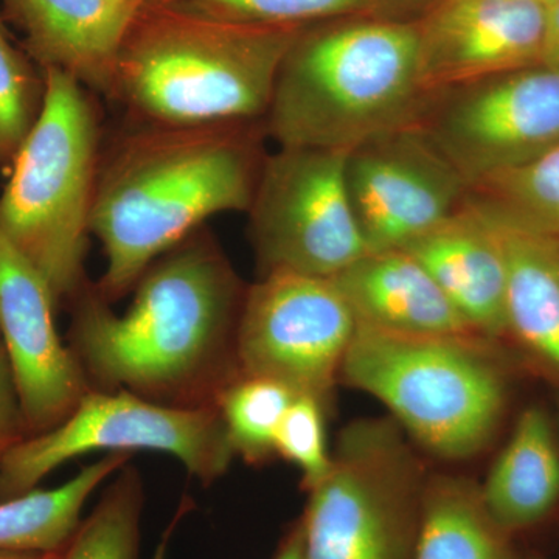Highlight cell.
Wrapping results in <instances>:
<instances>
[{
	"mask_svg": "<svg viewBox=\"0 0 559 559\" xmlns=\"http://www.w3.org/2000/svg\"><path fill=\"white\" fill-rule=\"evenodd\" d=\"M355 314L333 277L271 272L246 289L238 323L241 377L266 378L325 406Z\"/></svg>",
	"mask_w": 559,
	"mask_h": 559,
	"instance_id": "30bf717a",
	"label": "cell"
},
{
	"mask_svg": "<svg viewBox=\"0 0 559 559\" xmlns=\"http://www.w3.org/2000/svg\"><path fill=\"white\" fill-rule=\"evenodd\" d=\"M102 451L164 452L204 487L219 480L237 455L218 407L182 409L128 390L91 389L60 426L27 437L5 455L0 463V502L38 488L70 460Z\"/></svg>",
	"mask_w": 559,
	"mask_h": 559,
	"instance_id": "ba28073f",
	"label": "cell"
},
{
	"mask_svg": "<svg viewBox=\"0 0 559 559\" xmlns=\"http://www.w3.org/2000/svg\"><path fill=\"white\" fill-rule=\"evenodd\" d=\"M301 28L234 24L142 3L121 46L110 98L153 127L261 121Z\"/></svg>",
	"mask_w": 559,
	"mask_h": 559,
	"instance_id": "277c9868",
	"label": "cell"
},
{
	"mask_svg": "<svg viewBox=\"0 0 559 559\" xmlns=\"http://www.w3.org/2000/svg\"><path fill=\"white\" fill-rule=\"evenodd\" d=\"M485 506L509 535L538 527L559 507V452L546 412L530 407L480 487Z\"/></svg>",
	"mask_w": 559,
	"mask_h": 559,
	"instance_id": "d6986e66",
	"label": "cell"
},
{
	"mask_svg": "<svg viewBox=\"0 0 559 559\" xmlns=\"http://www.w3.org/2000/svg\"><path fill=\"white\" fill-rule=\"evenodd\" d=\"M540 64L559 68V0L547 9L546 39H544Z\"/></svg>",
	"mask_w": 559,
	"mask_h": 559,
	"instance_id": "f546056e",
	"label": "cell"
},
{
	"mask_svg": "<svg viewBox=\"0 0 559 559\" xmlns=\"http://www.w3.org/2000/svg\"><path fill=\"white\" fill-rule=\"evenodd\" d=\"M274 559H305L304 535H301L299 521L289 528L285 538L280 543Z\"/></svg>",
	"mask_w": 559,
	"mask_h": 559,
	"instance_id": "4dcf8cb0",
	"label": "cell"
},
{
	"mask_svg": "<svg viewBox=\"0 0 559 559\" xmlns=\"http://www.w3.org/2000/svg\"><path fill=\"white\" fill-rule=\"evenodd\" d=\"M425 487L399 426L353 423L308 491L305 559H414Z\"/></svg>",
	"mask_w": 559,
	"mask_h": 559,
	"instance_id": "52a82bcc",
	"label": "cell"
},
{
	"mask_svg": "<svg viewBox=\"0 0 559 559\" xmlns=\"http://www.w3.org/2000/svg\"><path fill=\"white\" fill-rule=\"evenodd\" d=\"M555 559H559V557H558V558H555Z\"/></svg>",
	"mask_w": 559,
	"mask_h": 559,
	"instance_id": "d590c367",
	"label": "cell"
},
{
	"mask_svg": "<svg viewBox=\"0 0 559 559\" xmlns=\"http://www.w3.org/2000/svg\"><path fill=\"white\" fill-rule=\"evenodd\" d=\"M544 3H546L547 7L550 5V3L557 2V0H543Z\"/></svg>",
	"mask_w": 559,
	"mask_h": 559,
	"instance_id": "d6a6232c",
	"label": "cell"
},
{
	"mask_svg": "<svg viewBox=\"0 0 559 559\" xmlns=\"http://www.w3.org/2000/svg\"><path fill=\"white\" fill-rule=\"evenodd\" d=\"M123 314L87 283L70 301L69 347L91 389L201 409L241 378L237 272L209 230L200 229L154 261Z\"/></svg>",
	"mask_w": 559,
	"mask_h": 559,
	"instance_id": "6da1fadb",
	"label": "cell"
},
{
	"mask_svg": "<svg viewBox=\"0 0 559 559\" xmlns=\"http://www.w3.org/2000/svg\"><path fill=\"white\" fill-rule=\"evenodd\" d=\"M132 454L114 452L81 468L75 477L51 489L0 502V549L61 551L83 520V510L102 484L116 476Z\"/></svg>",
	"mask_w": 559,
	"mask_h": 559,
	"instance_id": "44dd1931",
	"label": "cell"
},
{
	"mask_svg": "<svg viewBox=\"0 0 559 559\" xmlns=\"http://www.w3.org/2000/svg\"><path fill=\"white\" fill-rule=\"evenodd\" d=\"M489 221L506 257L507 333L559 378V238Z\"/></svg>",
	"mask_w": 559,
	"mask_h": 559,
	"instance_id": "ac0fdd59",
	"label": "cell"
},
{
	"mask_svg": "<svg viewBox=\"0 0 559 559\" xmlns=\"http://www.w3.org/2000/svg\"><path fill=\"white\" fill-rule=\"evenodd\" d=\"M480 337L417 336L356 325L341 377L369 393L421 447L465 459L491 439L506 385Z\"/></svg>",
	"mask_w": 559,
	"mask_h": 559,
	"instance_id": "8992f818",
	"label": "cell"
},
{
	"mask_svg": "<svg viewBox=\"0 0 559 559\" xmlns=\"http://www.w3.org/2000/svg\"><path fill=\"white\" fill-rule=\"evenodd\" d=\"M130 2L140 3V5H142V3L145 2V0H130Z\"/></svg>",
	"mask_w": 559,
	"mask_h": 559,
	"instance_id": "836d02e7",
	"label": "cell"
},
{
	"mask_svg": "<svg viewBox=\"0 0 559 559\" xmlns=\"http://www.w3.org/2000/svg\"><path fill=\"white\" fill-rule=\"evenodd\" d=\"M417 124L469 189L559 146V68L535 64L433 92Z\"/></svg>",
	"mask_w": 559,
	"mask_h": 559,
	"instance_id": "8fae6325",
	"label": "cell"
},
{
	"mask_svg": "<svg viewBox=\"0 0 559 559\" xmlns=\"http://www.w3.org/2000/svg\"><path fill=\"white\" fill-rule=\"evenodd\" d=\"M10 43L0 22V167L9 170L38 123L46 102V75Z\"/></svg>",
	"mask_w": 559,
	"mask_h": 559,
	"instance_id": "484cf974",
	"label": "cell"
},
{
	"mask_svg": "<svg viewBox=\"0 0 559 559\" xmlns=\"http://www.w3.org/2000/svg\"><path fill=\"white\" fill-rule=\"evenodd\" d=\"M333 278L359 325L417 336L480 337L407 250L367 252Z\"/></svg>",
	"mask_w": 559,
	"mask_h": 559,
	"instance_id": "e0dca14e",
	"label": "cell"
},
{
	"mask_svg": "<svg viewBox=\"0 0 559 559\" xmlns=\"http://www.w3.org/2000/svg\"><path fill=\"white\" fill-rule=\"evenodd\" d=\"M64 550V549H62ZM61 551H24L0 549V559H61Z\"/></svg>",
	"mask_w": 559,
	"mask_h": 559,
	"instance_id": "1f68e13d",
	"label": "cell"
},
{
	"mask_svg": "<svg viewBox=\"0 0 559 559\" xmlns=\"http://www.w3.org/2000/svg\"><path fill=\"white\" fill-rule=\"evenodd\" d=\"M347 156L278 146L264 157L248 210L260 275L334 277L369 252L349 202Z\"/></svg>",
	"mask_w": 559,
	"mask_h": 559,
	"instance_id": "9c48e42d",
	"label": "cell"
},
{
	"mask_svg": "<svg viewBox=\"0 0 559 559\" xmlns=\"http://www.w3.org/2000/svg\"><path fill=\"white\" fill-rule=\"evenodd\" d=\"M414 559H520L485 506L480 487L457 477L426 481Z\"/></svg>",
	"mask_w": 559,
	"mask_h": 559,
	"instance_id": "ffe728a7",
	"label": "cell"
},
{
	"mask_svg": "<svg viewBox=\"0 0 559 559\" xmlns=\"http://www.w3.org/2000/svg\"><path fill=\"white\" fill-rule=\"evenodd\" d=\"M466 202L489 218L559 238V146L474 183Z\"/></svg>",
	"mask_w": 559,
	"mask_h": 559,
	"instance_id": "7402d4cb",
	"label": "cell"
},
{
	"mask_svg": "<svg viewBox=\"0 0 559 559\" xmlns=\"http://www.w3.org/2000/svg\"><path fill=\"white\" fill-rule=\"evenodd\" d=\"M57 308L46 280L0 231V334L27 437L60 426L91 390L79 359L58 334Z\"/></svg>",
	"mask_w": 559,
	"mask_h": 559,
	"instance_id": "4fadbf2b",
	"label": "cell"
},
{
	"mask_svg": "<svg viewBox=\"0 0 559 559\" xmlns=\"http://www.w3.org/2000/svg\"><path fill=\"white\" fill-rule=\"evenodd\" d=\"M436 280L480 337L507 333V264L498 230L465 201L454 215L403 248Z\"/></svg>",
	"mask_w": 559,
	"mask_h": 559,
	"instance_id": "2e32d148",
	"label": "cell"
},
{
	"mask_svg": "<svg viewBox=\"0 0 559 559\" xmlns=\"http://www.w3.org/2000/svg\"><path fill=\"white\" fill-rule=\"evenodd\" d=\"M0 22H3V21H2V17H0Z\"/></svg>",
	"mask_w": 559,
	"mask_h": 559,
	"instance_id": "e575fe53",
	"label": "cell"
},
{
	"mask_svg": "<svg viewBox=\"0 0 559 559\" xmlns=\"http://www.w3.org/2000/svg\"><path fill=\"white\" fill-rule=\"evenodd\" d=\"M347 189L369 252L403 249L465 204L468 183L417 123L349 151Z\"/></svg>",
	"mask_w": 559,
	"mask_h": 559,
	"instance_id": "7c38bea8",
	"label": "cell"
},
{
	"mask_svg": "<svg viewBox=\"0 0 559 559\" xmlns=\"http://www.w3.org/2000/svg\"><path fill=\"white\" fill-rule=\"evenodd\" d=\"M417 21L374 14L307 25L280 66L264 131L277 146L352 151L417 123Z\"/></svg>",
	"mask_w": 559,
	"mask_h": 559,
	"instance_id": "3957f363",
	"label": "cell"
},
{
	"mask_svg": "<svg viewBox=\"0 0 559 559\" xmlns=\"http://www.w3.org/2000/svg\"><path fill=\"white\" fill-rule=\"evenodd\" d=\"M297 395L266 378L241 377L218 401L221 417L235 454L261 463L275 454V436L289 404Z\"/></svg>",
	"mask_w": 559,
	"mask_h": 559,
	"instance_id": "cb8c5ba5",
	"label": "cell"
},
{
	"mask_svg": "<svg viewBox=\"0 0 559 559\" xmlns=\"http://www.w3.org/2000/svg\"><path fill=\"white\" fill-rule=\"evenodd\" d=\"M543 0H440L417 21L418 80L426 94L540 64Z\"/></svg>",
	"mask_w": 559,
	"mask_h": 559,
	"instance_id": "5bb4252c",
	"label": "cell"
},
{
	"mask_svg": "<svg viewBox=\"0 0 559 559\" xmlns=\"http://www.w3.org/2000/svg\"><path fill=\"white\" fill-rule=\"evenodd\" d=\"M374 16L415 22L425 16L440 0H370Z\"/></svg>",
	"mask_w": 559,
	"mask_h": 559,
	"instance_id": "f1b7e54d",
	"label": "cell"
},
{
	"mask_svg": "<svg viewBox=\"0 0 559 559\" xmlns=\"http://www.w3.org/2000/svg\"><path fill=\"white\" fill-rule=\"evenodd\" d=\"M263 120L148 127L120 140L98 170L92 237L106 267L95 289L110 305L143 272L219 213L248 212L261 165Z\"/></svg>",
	"mask_w": 559,
	"mask_h": 559,
	"instance_id": "7a4b0ae2",
	"label": "cell"
},
{
	"mask_svg": "<svg viewBox=\"0 0 559 559\" xmlns=\"http://www.w3.org/2000/svg\"><path fill=\"white\" fill-rule=\"evenodd\" d=\"M46 102L0 194V231L46 280L57 307L87 285L98 170V120L87 90L44 70Z\"/></svg>",
	"mask_w": 559,
	"mask_h": 559,
	"instance_id": "5b68a950",
	"label": "cell"
},
{
	"mask_svg": "<svg viewBox=\"0 0 559 559\" xmlns=\"http://www.w3.org/2000/svg\"><path fill=\"white\" fill-rule=\"evenodd\" d=\"M27 439L20 395L9 353L0 341V463L22 440Z\"/></svg>",
	"mask_w": 559,
	"mask_h": 559,
	"instance_id": "83f0119b",
	"label": "cell"
},
{
	"mask_svg": "<svg viewBox=\"0 0 559 559\" xmlns=\"http://www.w3.org/2000/svg\"><path fill=\"white\" fill-rule=\"evenodd\" d=\"M143 3L261 27H307L337 17L373 14L370 0H145Z\"/></svg>",
	"mask_w": 559,
	"mask_h": 559,
	"instance_id": "d4e9b609",
	"label": "cell"
},
{
	"mask_svg": "<svg viewBox=\"0 0 559 559\" xmlns=\"http://www.w3.org/2000/svg\"><path fill=\"white\" fill-rule=\"evenodd\" d=\"M40 70L57 69L112 97L121 46L140 3L130 0H0Z\"/></svg>",
	"mask_w": 559,
	"mask_h": 559,
	"instance_id": "9a60e30c",
	"label": "cell"
},
{
	"mask_svg": "<svg viewBox=\"0 0 559 559\" xmlns=\"http://www.w3.org/2000/svg\"><path fill=\"white\" fill-rule=\"evenodd\" d=\"M143 507L142 476L127 463L81 520L61 559H139Z\"/></svg>",
	"mask_w": 559,
	"mask_h": 559,
	"instance_id": "603a6c76",
	"label": "cell"
},
{
	"mask_svg": "<svg viewBox=\"0 0 559 559\" xmlns=\"http://www.w3.org/2000/svg\"><path fill=\"white\" fill-rule=\"evenodd\" d=\"M325 406L310 396L297 395L289 404L275 436V454L301 471L307 491L329 474L331 454L325 441Z\"/></svg>",
	"mask_w": 559,
	"mask_h": 559,
	"instance_id": "4316f807",
	"label": "cell"
}]
</instances>
